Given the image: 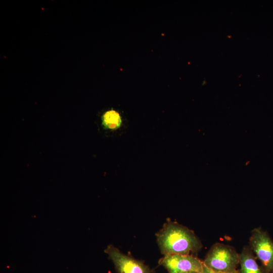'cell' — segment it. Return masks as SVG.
Here are the masks:
<instances>
[{
    "label": "cell",
    "mask_w": 273,
    "mask_h": 273,
    "mask_svg": "<svg viewBox=\"0 0 273 273\" xmlns=\"http://www.w3.org/2000/svg\"><path fill=\"white\" fill-rule=\"evenodd\" d=\"M161 252L164 255H190L202 247L194 233L177 223L169 221L157 235Z\"/></svg>",
    "instance_id": "6da1fadb"
},
{
    "label": "cell",
    "mask_w": 273,
    "mask_h": 273,
    "mask_svg": "<svg viewBox=\"0 0 273 273\" xmlns=\"http://www.w3.org/2000/svg\"><path fill=\"white\" fill-rule=\"evenodd\" d=\"M201 273H240V272H239V270L238 271H236V272H219V271H217L212 270V269L208 268L207 267H206V266H205L204 265L203 271H202V272Z\"/></svg>",
    "instance_id": "ba28073f"
},
{
    "label": "cell",
    "mask_w": 273,
    "mask_h": 273,
    "mask_svg": "<svg viewBox=\"0 0 273 273\" xmlns=\"http://www.w3.org/2000/svg\"><path fill=\"white\" fill-rule=\"evenodd\" d=\"M102 123L105 128L114 130L120 127L122 123L120 113L114 110L111 109L106 111L103 115Z\"/></svg>",
    "instance_id": "52a82bcc"
},
{
    "label": "cell",
    "mask_w": 273,
    "mask_h": 273,
    "mask_svg": "<svg viewBox=\"0 0 273 273\" xmlns=\"http://www.w3.org/2000/svg\"><path fill=\"white\" fill-rule=\"evenodd\" d=\"M250 247L266 273H273V240L260 228L254 229L249 239Z\"/></svg>",
    "instance_id": "3957f363"
},
{
    "label": "cell",
    "mask_w": 273,
    "mask_h": 273,
    "mask_svg": "<svg viewBox=\"0 0 273 273\" xmlns=\"http://www.w3.org/2000/svg\"><path fill=\"white\" fill-rule=\"evenodd\" d=\"M183 273H198V272H195V271H188V272H185Z\"/></svg>",
    "instance_id": "9c48e42d"
},
{
    "label": "cell",
    "mask_w": 273,
    "mask_h": 273,
    "mask_svg": "<svg viewBox=\"0 0 273 273\" xmlns=\"http://www.w3.org/2000/svg\"><path fill=\"white\" fill-rule=\"evenodd\" d=\"M118 273H151L149 268L141 261L122 253L112 245L105 250Z\"/></svg>",
    "instance_id": "5b68a950"
},
{
    "label": "cell",
    "mask_w": 273,
    "mask_h": 273,
    "mask_svg": "<svg viewBox=\"0 0 273 273\" xmlns=\"http://www.w3.org/2000/svg\"><path fill=\"white\" fill-rule=\"evenodd\" d=\"M203 262L205 266L215 271L234 272L238 270L239 254L231 246L216 243L211 246Z\"/></svg>",
    "instance_id": "7a4b0ae2"
},
{
    "label": "cell",
    "mask_w": 273,
    "mask_h": 273,
    "mask_svg": "<svg viewBox=\"0 0 273 273\" xmlns=\"http://www.w3.org/2000/svg\"><path fill=\"white\" fill-rule=\"evenodd\" d=\"M240 273H266L259 265L253 251L249 246L243 247L239 253Z\"/></svg>",
    "instance_id": "8992f818"
},
{
    "label": "cell",
    "mask_w": 273,
    "mask_h": 273,
    "mask_svg": "<svg viewBox=\"0 0 273 273\" xmlns=\"http://www.w3.org/2000/svg\"><path fill=\"white\" fill-rule=\"evenodd\" d=\"M169 273H183L195 271L201 273L204 268L203 261L191 255L171 254L164 255L159 261Z\"/></svg>",
    "instance_id": "277c9868"
}]
</instances>
